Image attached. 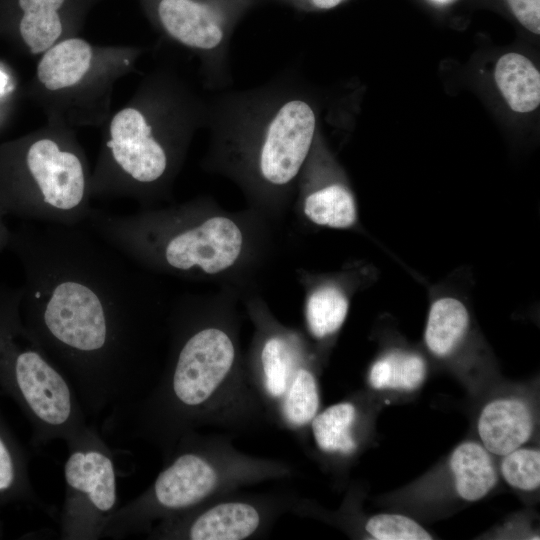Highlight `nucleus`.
I'll return each instance as SVG.
<instances>
[{"mask_svg": "<svg viewBox=\"0 0 540 540\" xmlns=\"http://www.w3.org/2000/svg\"><path fill=\"white\" fill-rule=\"evenodd\" d=\"M366 531L377 540H430L431 534L410 517L377 514L369 518Z\"/></svg>", "mask_w": 540, "mask_h": 540, "instance_id": "nucleus-26", "label": "nucleus"}, {"mask_svg": "<svg viewBox=\"0 0 540 540\" xmlns=\"http://www.w3.org/2000/svg\"><path fill=\"white\" fill-rule=\"evenodd\" d=\"M516 19L533 34H540V0H507Z\"/></svg>", "mask_w": 540, "mask_h": 540, "instance_id": "nucleus-27", "label": "nucleus"}, {"mask_svg": "<svg viewBox=\"0 0 540 540\" xmlns=\"http://www.w3.org/2000/svg\"><path fill=\"white\" fill-rule=\"evenodd\" d=\"M319 407V395L314 376L306 369H299L288 391L284 413L287 420L297 426L311 421Z\"/></svg>", "mask_w": 540, "mask_h": 540, "instance_id": "nucleus-23", "label": "nucleus"}, {"mask_svg": "<svg viewBox=\"0 0 540 540\" xmlns=\"http://www.w3.org/2000/svg\"><path fill=\"white\" fill-rule=\"evenodd\" d=\"M64 483L59 512L61 539L101 538L108 519L119 507L113 453L104 438L69 449Z\"/></svg>", "mask_w": 540, "mask_h": 540, "instance_id": "nucleus-9", "label": "nucleus"}, {"mask_svg": "<svg viewBox=\"0 0 540 540\" xmlns=\"http://www.w3.org/2000/svg\"><path fill=\"white\" fill-rule=\"evenodd\" d=\"M6 216L7 215L0 207V252L8 249L11 237V229L8 227L5 220Z\"/></svg>", "mask_w": 540, "mask_h": 540, "instance_id": "nucleus-29", "label": "nucleus"}, {"mask_svg": "<svg viewBox=\"0 0 540 540\" xmlns=\"http://www.w3.org/2000/svg\"><path fill=\"white\" fill-rule=\"evenodd\" d=\"M249 1H252L253 3H255L257 6L262 4V3H265V2H268V0H249Z\"/></svg>", "mask_w": 540, "mask_h": 540, "instance_id": "nucleus-30", "label": "nucleus"}, {"mask_svg": "<svg viewBox=\"0 0 540 540\" xmlns=\"http://www.w3.org/2000/svg\"><path fill=\"white\" fill-rule=\"evenodd\" d=\"M426 376L425 360L416 353L392 350L376 360L369 372V382L375 389L412 391Z\"/></svg>", "mask_w": 540, "mask_h": 540, "instance_id": "nucleus-20", "label": "nucleus"}, {"mask_svg": "<svg viewBox=\"0 0 540 540\" xmlns=\"http://www.w3.org/2000/svg\"><path fill=\"white\" fill-rule=\"evenodd\" d=\"M102 0H0V36L40 56L59 41L79 35Z\"/></svg>", "mask_w": 540, "mask_h": 540, "instance_id": "nucleus-10", "label": "nucleus"}, {"mask_svg": "<svg viewBox=\"0 0 540 540\" xmlns=\"http://www.w3.org/2000/svg\"><path fill=\"white\" fill-rule=\"evenodd\" d=\"M83 225L154 274L216 276L232 269L246 250L240 224L212 214L204 199L129 214L93 207Z\"/></svg>", "mask_w": 540, "mask_h": 540, "instance_id": "nucleus-4", "label": "nucleus"}, {"mask_svg": "<svg viewBox=\"0 0 540 540\" xmlns=\"http://www.w3.org/2000/svg\"><path fill=\"white\" fill-rule=\"evenodd\" d=\"M297 184L302 212L311 223L334 229H348L357 223L354 195L318 134Z\"/></svg>", "mask_w": 540, "mask_h": 540, "instance_id": "nucleus-12", "label": "nucleus"}, {"mask_svg": "<svg viewBox=\"0 0 540 540\" xmlns=\"http://www.w3.org/2000/svg\"><path fill=\"white\" fill-rule=\"evenodd\" d=\"M449 466L457 494L468 502L484 498L498 480L491 454L474 441L459 444L451 453Z\"/></svg>", "mask_w": 540, "mask_h": 540, "instance_id": "nucleus-16", "label": "nucleus"}, {"mask_svg": "<svg viewBox=\"0 0 540 540\" xmlns=\"http://www.w3.org/2000/svg\"><path fill=\"white\" fill-rule=\"evenodd\" d=\"M147 49L99 45L71 36L39 56L28 96L47 121L73 129L102 127L112 113V95L123 77L138 73Z\"/></svg>", "mask_w": 540, "mask_h": 540, "instance_id": "nucleus-7", "label": "nucleus"}, {"mask_svg": "<svg viewBox=\"0 0 540 540\" xmlns=\"http://www.w3.org/2000/svg\"><path fill=\"white\" fill-rule=\"evenodd\" d=\"M266 387L275 397L281 396L287 386L292 358L286 342L278 337L268 339L261 352Z\"/></svg>", "mask_w": 540, "mask_h": 540, "instance_id": "nucleus-25", "label": "nucleus"}, {"mask_svg": "<svg viewBox=\"0 0 540 540\" xmlns=\"http://www.w3.org/2000/svg\"><path fill=\"white\" fill-rule=\"evenodd\" d=\"M355 415V407L348 402L332 405L315 415L312 419V431L318 447L326 452H353L356 443L350 428Z\"/></svg>", "mask_w": 540, "mask_h": 540, "instance_id": "nucleus-22", "label": "nucleus"}, {"mask_svg": "<svg viewBox=\"0 0 540 540\" xmlns=\"http://www.w3.org/2000/svg\"><path fill=\"white\" fill-rule=\"evenodd\" d=\"M496 85L509 107L518 113L534 111L540 104V73L524 55L509 52L495 66Z\"/></svg>", "mask_w": 540, "mask_h": 540, "instance_id": "nucleus-17", "label": "nucleus"}, {"mask_svg": "<svg viewBox=\"0 0 540 540\" xmlns=\"http://www.w3.org/2000/svg\"><path fill=\"white\" fill-rule=\"evenodd\" d=\"M435 1L441 2V3H445V2H448V1H450V0H435Z\"/></svg>", "mask_w": 540, "mask_h": 540, "instance_id": "nucleus-31", "label": "nucleus"}, {"mask_svg": "<svg viewBox=\"0 0 540 540\" xmlns=\"http://www.w3.org/2000/svg\"><path fill=\"white\" fill-rule=\"evenodd\" d=\"M21 300V286L0 284V397L23 414L34 448L62 440L69 450L101 439L68 381L25 325Z\"/></svg>", "mask_w": 540, "mask_h": 540, "instance_id": "nucleus-6", "label": "nucleus"}, {"mask_svg": "<svg viewBox=\"0 0 540 540\" xmlns=\"http://www.w3.org/2000/svg\"><path fill=\"white\" fill-rule=\"evenodd\" d=\"M346 0H268L301 12L326 11L333 9Z\"/></svg>", "mask_w": 540, "mask_h": 540, "instance_id": "nucleus-28", "label": "nucleus"}, {"mask_svg": "<svg viewBox=\"0 0 540 540\" xmlns=\"http://www.w3.org/2000/svg\"><path fill=\"white\" fill-rule=\"evenodd\" d=\"M152 27L193 54L206 88L232 83L230 43L238 24L257 5L249 0H138Z\"/></svg>", "mask_w": 540, "mask_h": 540, "instance_id": "nucleus-8", "label": "nucleus"}, {"mask_svg": "<svg viewBox=\"0 0 540 540\" xmlns=\"http://www.w3.org/2000/svg\"><path fill=\"white\" fill-rule=\"evenodd\" d=\"M208 99L180 74L159 66L102 126L92 168V199H130L141 208L172 198L196 132L206 128Z\"/></svg>", "mask_w": 540, "mask_h": 540, "instance_id": "nucleus-3", "label": "nucleus"}, {"mask_svg": "<svg viewBox=\"0 0 540 540\" xmlns=\"http://www.w3.org/2000/svg\"><path fill=\"white\" fill-rule=\"evenodd\" d=\"M217 475L200 456L179 455L156 478L150 496L154 505L165 510H181L207 497L215 488Z\"/></svg>", "mask_w": 540, "mask_h": 540, "instance_id": "nucleus-13", "label": "nucleus"}, {"mask_svg": "<svg viewBox=\"0 0 540 540\" xmlns=\"http://www.w3.org/2000/svg\"><path fill=\"white\" fill-rule=\"evenodd\" d=\"M235 348L221 329L205 327L189 332L178 343L170 376L173 400L193 408L210 398L230 371Z\"/></svg>", "mask_w": 540, "mask_h": 540, "instance_id": "nucleus-11", "label": "nucleus"}, {"mask_svg": "<svg viewBox=\"0 0 540 540\" xmlns=\"http://www.w3.org/2000/svg\"><path fill=\"white\" fill-rule=\"evenodd\" d=\"M534 418L529 405L519 398H497L481 410L477 431L484 448L493 455L521 447L533 432Z\"/></svg>", "mask_w": 540, "mask_h": 540, "instance_id": "nucleus-14", "label": "nucleus"}, {"mask_svg": "<svg viewBox=\"0 0 540 540\" xmlns=\"http://www.w3.org/2000/svg\"><path fill=\"white\" fill-rule=\"evenodd\" d=\"M470 325L466 305L451 295H442L430 305L424 340L428 350L436 357L451 355L463 341Z\"/></svg>", "mask_w": 540, "mask_h": 540, "instance_id": "nucleus-18", "label": "nucleus"}, {"mask_svg": "<svg viewBox=\"0 0 540 540\" xmlns=\"http://www.w3.org/2000/svg\"><path fill=\"white\" fill-rule=\"evenodd\" d=\"M218 92L208 99L210 143L202 165L257 202L286 200L318 134V108L296 67L253 88Z\"/></svg>", "mask_w": 540, "mask_h": 540, "instance_id": "nucleus-2", "label": "nucleus"}, {"mask_svg": "<svg viewBox=\"0 0 540 540\" xmlns=\"http://www.w3.org/2000/svg\"><path fill=\"white\" fill-rule=\"evenodd\" d=\"M90 167L76 129L55 121L0 145V207L23 221L83 225Z\"/></svg>", "mask_w": 540, "mask_h": 540, "instance_id": "nucleus-5", "label": "nucleus"}, {"mask_svg": "<svg viewBox=\"0 0 540 540\" xmlns=\"http://www.w3.org/2000/svg\"><path fill=\"white\" fill-rule=\"evenodd\" d=\"M349 310V299L338 285L326 283L315 287L307 297L306 320L317 339L332 335L343 325Z\"/></svg>", "mask_w": 540, "mask_h": 540, "instance_id": "nucleus-21", "label": "nucleus"}, {"mask_svg": "<svg viewBox=\"0 0 540 540\" xmlns=\"http://www.w3.org/2000/svg\"><path fill=\"white\" fill-rule=\"evenodd\" d=\"M259 522V514L251 505L222 503L198 516L188 530V537L192 540H241L250 536Z\"/></svg>", "mask_w": 540, "mask_h": 540, "instance_id": "nucleus-19", "label": "nucleus"}, {"mask_svg": "<svg viewBox=\"0 0 540 540\" xmlns=\"http://www.w3.org/2000/svg\"><path fill=\"white\" fill-rule=\"evenodd\" d=\"M28 456L0 410V513L8 508H26L50 514L32 485ZM1 524L0 519V531Z\"/></svg>", "mask_w": 540, "mask_h": 540, "instance_id": "nucleus-15", "label": "nucleus"}, {"mask_svg": "<svg viewBox=\"0 0 540 540\" xmlns=\"http://www.w3.org/2000/svg\"><path fill=\"white\" fill-rule=\"evenodd\" d=\"M500 472L513 488L534 491L540 485V452L533 448H517L503 456Z\"/></svg>", "mask_w": 540, "mask_h": 540, "instance_id": "nucleus-24", "label": "nucleus"}, {"mask_svg": "<svg viewBox=\"0 0 540 540\" xmlns=\"http://www.w3.org/2000/svg\"><path fill=\"white\" fill-rule=\"evenodd\" d=\"M8 249L24 275L25 325L88 422L103 429L141 400L164 310L156 274L85 225L23 221L11 229Z\"/></svg>", "mask_w": 540, "mask_h": 540, "instance_id": "nucleus-1", "label": "nucleus"}]
</instances>
